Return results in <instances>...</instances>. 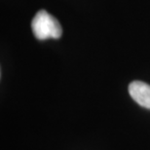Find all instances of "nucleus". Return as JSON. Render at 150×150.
I'll use <instances>...</instances> for the list:
<instances>
[{
  "label": "nucleus",
  "mask_w": 150,
  "mask_h": 150,
  "mask_svg": "<svg viewBox=\"0 0 150 150\" xmlns=\"http://www.w3.org/2000/svg\"><path fill=\"white\" fill-rule=\"evenodd\" d=\"M129 94L140 106L150 109V86L142 81H134L129 85Z\"/></svg>",
  "instance_id": "f03ea898"
},
{
  "label": "nucleus",
  "mask_w": 150,
  "mask_h": 150,
  "mask_svg": "<svg viewBox=\"0 0 150 150\" xmlns=\"http://www.w3.org/2000/svg\"><path fill=\"white\" fill-rule=\"evenodd\" d=\"M31 28L34 36L39 40L58 39L62 36V29L59 21L45 10L39 11L31 23Z\"/></svg>",
  "instance_id": "f257e3e1"
}]
</instances>
